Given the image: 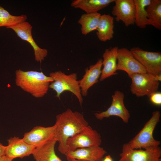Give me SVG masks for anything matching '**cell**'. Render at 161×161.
Returning a JSON list of instances; mask_svg holds the SVG:
<instances>
[{"label":"cell","instance_id":"cell-26","mask_svg":"<svg viewBox=\"0 0 161 161\" xmlns=\"http://www.w3.org/2000/svg\"><path fill=\"white\" fill-rule=\"evenodd\" d=\"M6 146L0 143V157L5 155Z\"/></svg>","mask_w":161,"mask_h":161},{"label":"cell","instance_id":"cell-28","mask_svg":"<svg viewBox=\"0 0 161 161\" xmlns=\"http://www.w3.org/2000/svg\"><path fill=\"white\" fill-rule=\"evenodd\" d=\"M103 161H113V159L110 155L106 156Z\"/></svg>","mask_w":161,"mask_h":161},{"label":"cell","instance_id":"cell-2","mask_svg":"<svg viewBox=\"0 0 161 161\" xmlns=\"http://www.w3.org/2000/svg\"><path fill=\"white\" fill-rule=\"evenodd\" d=\"M53 81L52 78L46 75L42 72L24 71L20 69L15 72L16 85L36 98L43 97Z\"/></svg>","mask_w":161,"mask_h":161},{"label":"cell","instance_id":"cell-6","mask_svg":"<svg viewBox=\"0 0 161 161\" xmlns=\"http://www.w3.org/2000/svg\"><path fill=\"white\" fill-rule=\"evenodd\" d=\"M101 142L100 134L88 125L78 134L68 138L66 146L68 153L78 148L100 146Z\"/></svg>","mask_w":161,"mask_h":161},{"label":"cell","instance_id":"cell-20","mask_svg":"<svg viewBox=\"0 0 161 161\" xmlns=\"http://www.w3.org/2000/svg\"><path fill=\"white\" fill-rule=\"evenodd\" d=\"M115 0H75L71 3V7L79 8L86 13H97L106 7Z\"/></svg>","mask_w":161,"mask_h":161},{"label":"cell","instance_id":"cell-13","mask_svg":"<svg viewBox=\"0 0 161 161\" xmlns=\"http://www.w3.org/2000/svg\"><path fill=\"white\" fill-rule=\"evenodd\" d=\"M56 126H37L24 134L23 139L35 147L40 146L55 138Z\"/></svg>","mask_w":161,"mask_h":161},{"label":"cell","instance_id":"cell-1","mask_svg":"<svg viewBox=\"0 0 161 161\" xmlns=\"http://www.w3.org/2000/svg\"><path fill=\"white\" fill-rule=\"evenodd\" d=\"M55 125L58 151L66 156L68 153L66 146L68 139L80 132L88 126V123L81 113L68 109L56 116Z\"/></svg>","mask_w":161,"mask_h":161},{"label":"cell","instance_id":"cell-5","mask_svg":"<svg viewBox=\"0 0 161 161\" xmlns=\"http://www.w3.org/2000/svg\"><path fill=\"white\" fill-rule=\"evenodd\" d=\"M129 77L131 80L130 91L138 97L145 96L149 97L157 92L161 80V74L154 76L147 73H137Z\"/></svg>","mask_w":161,"mask_h":161},{"label":"cell","instance_id":"cell-19","mask_svg":"<svg viewBox=\"0 0 161 161\" xmlns=\"http://www.w3.org/2000/svg\"><path fill=\"white\" fill-rule=\"evenodd\" d=\"M114 18L109 14L101 15L96 29L98 39L106 42L111 39L114 34Z\"/></svg>","mask_w":161,"mask_h":161},{"label":"cell","instance_id":"cell-14","mask_svg":"<svg viewBox=\"0 0 161 161\" xmlns=\"http://www.w3.org/2000/svg\"><path fill=\"white\" fill-rule=\"evenodd\" d=\"M7 142L5 155L13 159L23 158L32 154L35 148L27 143L22 138L15 136L9 139Z\"/></svg>","mask_w":161,"mask_h":161},{"label":"cell","instance_id":"cell-27","mask_svg":"<svg viewBox=\"0 0 161 161\" xmlns=\"http://www.w3.org/2000/svg\"><path fill=\"white\" fill-rule=\"evenodd\" d=\"M13 160L6 155L0 157V161H12Z\"/></svg>","mask_w":161,"mask_h":161},{"label":"cell","instance_id":"cell-7","mask_svg":"<svg viewBox=\"0 0 161 161\" xmlns=\"http://www.w3.org/2000/svg\"><path fill=\"white\" fill-rule=\"evenodd\" d=\"M119 156V161H161V149H133L127 143L123 145Z\"/></svg>","mask_w":161,"mask_h":161},{"label":"cell","instance_id":"cell-23","mask_svg":"<svg viewBox=\"0 0 161 161\" xmlns=\"http://www.w3.org/2000/svg\"><path fill=\"white\" fill-rule=\"evenodd\" d=\"M146 10L150 25L161 30V0H151Z\"/></svg>","mask_w":161,"mask_h":161},{"label":"cell","instance_id":"cell-12","mask_svg":"<svg viewBox=\"0 0 161 161\" xmlns=\"http://www.w3.org/2000/svg\"><path fill=\"white\" fill-rule=\"evenodd\" d=\"M112 10L115 20L122 21L128 27L135 24V4L134 0H115Z\"/></svg>","mask_w":161,"mask_h":161},{"label":"cell","instance_id":"cell-21","mask_svg":"<svg viewBox=\"0 0 161 161\" xmlns=\"http://www.w3.org/2000/svg\"><path fill=\"white\" fill-rule=\"evenodd\" d=\"M101 15L97 13H85L82 14L78 21L81 26L82 33L86 35L97 29Z\"/></svg>","mask_w":161,"mask_h":161},{"label":"cell","instance_id":"cell-29","mask_svg":"<svg viewBox=\"0 0 161 161\" xmlns=\"http://www.w3.org/2000/svg\"><path fill=\"white\" fill-rule=\"evenodd\" d=\"M71 161H86L80 160H78L75 159H72L71 160Z\"/></svg>","mask_w":161,"mask_h":161},{"label":"cell","instance_id":"cell-16","mask_svg":"<svg viewBox=\"0 0 161 161\" xmlns=\"http://www.w3.org/2000/svg\"><path fill=\"white\" fill-rule=\"evenodd\" d=\"M106 151L100 146L78 148L70 151L66 156L67 160L72 159L86 161H103Z\"/></svg>","mask_w":161,"mask_h":161},{"label":"cell","instance_id":"cell-3","mask_svg":"<svg viewBox=\"0 0 161 161\" xmlns=\"http://www.w3.org/2000/svg\"><path fill=\"white\" fill-rule=\"evenodd\" d=\"M49 75L53 81L50 83L49 87L55 92L57 97L60 99L61 94L65 91H69L76 97L82 106L83 99L76 73L66 75L61 71H58L51 72Z\"/></svg>","mask_w":161,"mask_h":161},{"label":"cell","instance_id":"cell-18","mask_svg":"<svg viewBox=\"0 0 161 161\" xmlns=\"http://www.w3.org/2000/svg\"><path fill=\"white\" fill-rule=\"evenodd\" d=\"M55 138L35 148L32 154L35 161H62L56 154L55 150Z\"/></svg>","mask_w":161,"mask_h":161},{"label":"cell","instance_id":"cell-8","mask_svg":"<svg viewBox=\"0 0 161 161\" xmlns=\"http://www.w3.org/2000/svg\"><path fill=\"white\" fill-rule=\"evenodd\" d=\"M130 50L147 73L154 76L161 74L160 52L145 51L138 47H133Z\"/></svg>","mask_w":161,"mask_h":161},{"label":"cell","instance_id":"cell-24","mask_svg":"<svg viewBox=\"0 0 161 161\" xmlns=\"http://www.w3.org/2000/svg\"><path fill=\"white\" fill-rule=\"evenodd\" d=\"M27 18L26 15H12L3 7L0 6V27H6L13 26L26 21Z\"/></svg>","mask_w":161,"mask_h":161},{"label":"cell","instance_id":"cell-22","mask_svg":"<svg viewBox=\"0 0 161 161\" xmlns=\"http://www.w3.org/2000/svg\"><path fill=\"white\" fill-rule=\"evenodd\" d=\"M151 0H134L135 4V24L141 28L150 25L147 17L146 7Z\"/></svg>","mask_w":161,"mask_h":161},{"label":"cell","instance_id":"cell-4","mask_svg":"<svg viewBox=\"0 0 161 161\" xmlns=\"http://www.w3.org/2000/svg\"><path fill=\"white\" fill-rule=\"evenodd\" d=\"M160 116L159 111L153 112L151 117L142 129L128 143L131 148L146 149L159 146L160 142L154 139L153 134L157 125L160 121Z\"/></svg>","mask_w":161,"mask_h":161},{"label":"cell","instance_id":"cell-10","mask_svg":"<svg viewBox=\"0 0 161 161\" xmlns=\"http://www.w3.org/2000/svg\"><path fill=\"white\" fill-rule=\"evenodd\" d=\"M6 28L13 30L18 36L22 40L27 41L31 45L33 49L35 60L36 61L41 63L47 56V50L40 48L34 41L32 34V27L28 22H23Z\"/></svg>","mask_w":161,"mask_h":161},{"label":"cell","instance_id":"cell-9","mask_svg":"<svg viewBox=\"0 0 161 161\" xmlns=\"http://www.w3.org/2000/svg\"><path fill=\"white\" fill-rule=\"evenodd\" d=\"M112 98L110 107L105 111L95 113V117L97 119L101 120L105 118L116 116L120 117L124 123H127L130 117V114L124 105L123 93L118 90H116L112 95Z\"/></svg>","mask_w":161,"mask_h":161},{"label":"cell","instance_id":"cell-25","mask_svg":"<svg viewBox=\"0 0 161 161\" xmlns=\"http://www.w3.org/2000/svg\"><path fill=\"white\" fill-rule=\"evenodd\" d=\"M149 97L150 101L153 104L157 106L161 105V93L160 92H156Z\"/></svg>","mask_w":161,"mask_h":161},{"label":"cell","instance_id":"cell-11","mask_svg":"<svg viewBox=\"0 0 161 161\" xmlns=\"http://www.w3.org/2000/svg\"><path fill=\"white\" fill-rule=\"evenodd\" d=\"M126 72L129 77L137 73H147L141 64L134 56L130 50L125 48L118 49L117 70Z\"/></svg>","mask_w":161,"mask_h":161},{"label":"cell","instance_id":"cell-17","mask_svg":"<svg viewBox=\"0 0 161 161\" xmlns=\"http://www.w3.org/2000/svg\"><path fill=\"white\" fill-rule=\"evenodd\" d=\"M118 48L114 47L106 49L103 55L102 66L100 81L117 74V53Z\"/></svg>","mask_w":161,"mask_h":161},{"label":"cell","instance_id":"cell-15","mask_svg":"<svg viewBox=\"0 0 161 161\" xmlns=\"http://www.w3.org/2000/svg\"><path fill=\"white\" fill-rule=\"evenodd\" d=\"M102 66V59H99L94 64L85 70L82 78L78 80L82 96H86L89 89L99 81Z\"/></svg>","mask_w":161,"mask_h":161}]
</instances>
